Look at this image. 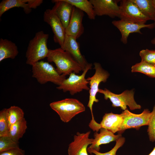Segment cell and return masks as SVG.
Here are the masks:
<instances>
[{
  "instance_id": "obj_1",
  "label": "cell",
  "mask_w": 155,
  "mask_h": 155,
  "mask_svg": "<svg viewBox=\"0 0 155 155\" xmlns=\"http://www.w3.org/2000/svg\"><path fill=\"white\" fill-rule=\"evenodd\" d=\"M46 58L49 62L55 63L56 69L60 75L66 76L72 73L76 74L82 71L81 66L70 54L61 47L49 49Z\"/></svg>"
},
{
  "instance_id": "obj_2",
  "label": "cell",
  "mask_w": 155,
  "mask_h": 155,
  "mask_svg": "<svg viewBox=\"0 0 155 155\" xmlns=\"http://www.w3.org/2000/svg\"><path fill=\"white\" fill-rule=\"evenodd\" d=\"M95 72L91 77H88L87 79L89 82V99L87 105L89 108L92 115V119L89 124V127L93 130H96L99 127V123L95 120L92 111V107L94 102H98L99 100L96 98V95L98 92L99 86L101 82H106L109 76V73L104 70L100 64L97 62L94 63Z\"/></svg>"
},
{
  "instance_id": "obj_3",
  "label": "cell",
  "mask_w": 155,
  "mask_h": 155,
  "mask_svg": "<svg viewBox=\"0 0 155 155\" xmlns=\"http://www.w3.org/2000/svg\"><path fill=\"white\" fill-rule=\"evenodd\" d=\"M49 35L43 31L37 32L29 41L26 53V64L32 66L36 62L46 58L49 49L47 46Z\"/></svg>"
},
{
  "instance_id": "obj_4",
  "label": "cell",
  "mask_w": 155,
  "mask_h": 155,
  "mask_svg": "<svg viewBox=\"0 0 155 155\" xmlns=\"http://www.w3.org/2000/svg\"><path fill=\"white\" fill-rule=\"evenodd\" d=\"M49 106L64 123L69 122L75 116L84 111L86 109L82 103L73 98H66L55 101L51 103Z\"/></svg>"
},
{
  "instance_id": "obj_5",
  "label": "cell",
  "mask_w": 155,
  "mask_h": 155,
  "mask_svg": "<svg viewBox=\"0 0 155 155\" xmlns=\"http://www.w3.org/2000/svg\"><path fill=\"white\" fill-rule=\"evenodd\" d=\"M32 66V77L41 84L50 82L59 86L66 79L65 76L60 74L48 62L39 61Z\"/></svg>"
},
{
  "instance_id": "obj_6",
  "label": "cell",
  "mask_w": 155,
  "mask_h": 155,
  "mask_svg": "<svg viewBox=\"0 0 155 155\" xmlns=\"http://www.w3.org/2000/svg\"><path fill=\"white\" fill-rule=\"evenodd\" d=\"M98 92L103 94L105 99H109L113 107H119L124 111L128 106L131 110L141 109V106L135 100L134 92L133 90H126L119 94H115L106 88L99 89Z\"/></svg>"
},
{
  "instance_id": "obj_7",
  "label": "cell",
  "mask_w": 155,
  "mask_h": 155,
  "mask_svg": "<svg viewBox=\"0 0 155 155\" xmlns=\"http://www.w3.org/2000/svg\"><path fill=\"white\" fill-rule=\"evenodd\" d=\"M92 66V63H88L80 75L73 72L71 73L68 78H66L57 88L62 90L64 92H69L72 95L83 90H89L90 88L88 86L89 82L85 78V76L88 71L91 69Z\"/></svg>"
},
{
  "instance_id": "obj_8",
  "label": "cell",
  "mask_w": 155,
  "mask_h": 155,
  "mask_svg": "<svg viewBox=\"0 0 155 155\" xmlns=\"http://www.w3.org/2000/svg\"><path fill=\"white\" fill-rule=\"evenodd\" d=\"M151 112L148 109L144 110L140 114H135L129 111L127 109L121 113L123 120L118 132V134L123 133L126 129L134 128L139 129L140 127L148 125Z\"/></svg>"
},
{
  "instance_id": "obj_9",
  "label": "cell",
  "mask_w": 155,
  "mask_h": 155,
  "mask_svg": "<svg viewBox=\"0 0 155 155\" xmlns=\"http://www.w3.org/2000/svg\"><path fill=\"white\" fill-rule=\"evenodd\" d=\"M119 6L120 20L141 24H145L150 20L131 0H121Z\"/></svg>"
},
{
  "instance_id": "obj_10",
  "label": "cell",
  "mask_w": 155,
  "mask_h": 155,
  "mask_svg": "<svg viewBox=\"0 0 155 155\" xmlns=\"http://www.w3.org/2000/svg\"><path fill=\"white\" fill-rule=\"evenodd\" d=\"M44 21L51 27L53 33V40L61 47L63 43L65 33V29L58 17L52 9H48L44 12Z\"/></svg>"
},
{
  "instance_id": "obj_11",
  "label": "cell",
  "mask_w": 155,
  "mask_h": 155,
  "mask_svg": "<svg viewBox=\"0 0 155 155\" xmlns=\"http://www.w3.org/2000/svg\"><path fill=\"white\" fill-rule=\"evenodd\" d=\"M112 24L119 30L121 37V41L125 44L127 43V38L129 34L133 33L142 34L140 30L144 28L150 29L154 28L155 25L154 23L150 24H139L120 20H113Z\"/></svg>"
},
{
  "instance_id": "obj_12",
  "label": "cell",
  "mask_w": 155,
  "mask_h": 155,
  "mask_svg": "<svg viewBox=\"0 0 155 155\" xmlns=\"http://www.w3.org/2000/svg\"><path fill=\"white\" fill-rule=\"evenodd\" d=\"M90 131L85 133L77 132L74 136L73 141L69 145L68 155H88V147L91 145L93 139L89 138Z\"/></svg>"
},
{
  "instance_id": "obj_13",
  "label": "cell",
  "mask_w": 155,
  "mask_h": 155,
  "mask_svg": "<svg viewBox=\"0 0 155 155\" xmlns=\"http://www.w3.org/2000/svg\"><path fill=\"white\" fill-rule=\"evenodd\" d=\"M92 4L96 16L105 15L114 18L119 17V6L118 2L121 0H90Z\"/></svg>"
},
{
  "instance_id": "obj_14",
  "label": "cell",
  "mask_w": 155,
  "mask_h": 155,
  "mask_svg": "<svg viewBox=\"0 0 155 155\" xmlns=\"http://www.w3.org/2000/svg\"><path fill=\"white\" fill-rule=\"evenodd\" d=\"M84 16L83 11L73 6L69 23L65 30L66 34L77 39L83 34L84 31L82 24Z\"/></svg>"
},
{
  "instance_id": "obj_15",
  "label": "cell",
  "mask_w": 155,
  "mask_h": 155,
  "mask_svg": "<svg viewBox=\"0 0 155 155\" xmlns=\"http://www.w3.org/2000/svg\"><path fill=\"white\" fill-rule=\"evenodd\" d=\"M76 40L73 37L65 34L63 44L60 47L70 54L81 66L83 71L88 63L81 54L79 44Z\"/></svg>"
},
{
  "instance_id": "obj_16",
  "label": "cell",
  "mask_w": 155,
  "mask_h": 155,
  "mask_svg": "<svg viewBox=\"0 0 155 155\" xmlns=\"http://www.w3.org/2000/svg\"><path fill=\"white\" fill-rule=\"evenodd\" d=\"M99 131V133L96 131L95 132L93 142L88 148V152L90 154L92 151L93 150L99 152L100 146L101 145L108 144L112 141H116L122 136L121 134L115 135L104 128H101Z\"/></svg>"
},
{
  "instance_id": "obj_17",
  "label": "cell",
  "mask_w": 155,
  "mask_h": 155,
  "mask_svg": "<svg viewBox=\"0 0 155 155\" xmlns=\"http://www.w3.org/2000/svg\"><path fill=\"white\" fill-rule=\"evenodd\" d=\"M55 5L52 9L61 21L65 29L69 23L73 6L64 0H53Z\"/></svg>"
},
{
  "instance_id": "obj_18",
  "label": "cell",
  "mask_w": 155,
  "mask_h": 155,
  "mask_svg": "<svg viewBox=\"0 0 155 155\" xmlns=\"http://www.w3.org/2000/svg\"><path fill=\"white\" fill-rule=\"evenodd\" d=\"M123 120L121 114L106 113L103 116L100 124L101 128L106 129L114 134L119 131Z\"/></svg>"
},
{
  "instance_id": "obj_19",
  "label": "cell",
  "mask_w": 155,
  "mask_h": 155,
  "mask_svg": "<svg viewBox=\"0 0 155 155\" xmlns=\"http://www.w3.org/2000/svg\"><path fill=\"white\" fill-rule=\"evenodd\" d=\"M18 48L14 43L7 39H0V62L7 58L13 59L18 55Z\"/></svg>"
},
{
  "instance_id": "obj_20",
  "label": "cell",
  "mask_w": 155,
  "mask_h": 155,
  "mask_svg": "<svg viewBox=\"0 0 155 155\" xmlns=\"http://www.w3.org/2000/svg\"><path fill=\"white\" fill-rule=\"evenodd\" d=\"M27 128V121L24 118L9 127L8 135L19 143V140L22 137Z\"/></svg>"
},
{
  "instance_id": "obj_21",
  "label": "cell",
  "mask_w": 155,
  "mask_h": 155,
  "mask_svg": "<svg viewBox=\"0 0 155 155\" xmlns=\"http://www.w3.org/2000/svg\"><path fill=\"white\" fill-rule=\"evenodd\" d=\"M15 7L22 8L26 14L29 13L32 10L24 0H3L0 3V17L5 12Z\"/></svg>"
},
{
  "instance_id": "obj_22",
  "label": "cell",
  "mask_w": 155,
  "mask_h": 155,
  "mask_svg": "<svg viewBox=\"0 0 155 155\" xmlns=\"http://www.w3.org/2000/svg\"><path fill=\"white\" fill-rule=\"evenodd\" d=\"M73 6L85 12L89 19H95L96 15L93 6L90 1L87 0H64Z\"/></svg>"
},
{
  "instance_id": "obj_23",
  "label": "cell",
  "mask_w": 155,
  "mask_h": 155,
  "mask_svg": "<svg viewBox=\"0 0 155 155\" xmlns=\"http://www.w3.org/2000/svg\"><path fill=\"white\" fill-rule=\"evenodd\" d=\"M145 16L154 20V8L152 0H131Z\"/></svg>"
},
{
  "instance_id": "obj_24",
  "label": "cell",
  "mask_w": 155,
  "mask_h": 155,
  "mask_svg": "<svg viewBox=\"0 0 155 155\" xmlns=\"http://www.w3.org/2000/svg\"><path fill=\"white\" fill-rule=\"evenodd\" d=\"M132 72H138L145 74L149 77L155 78V66L141 61L133 65Z\"/></svg>"
},
{
  "instance_id": "obj_25",
  "label": "cell",
  "mask_w": 155,
  "mask_h": 155,
  "mask_svg": "<svg viewBox=\"0 0 155 155\" xmlns=\"http://www.w3.org/2000/svg\"><path fill=\"white\" fill-rule=\"evenodd\" d=\"M8 122L9 127L24 118V113L20 107L11 106L7 108Z\"/></svg>"
},
{
  "instance_id": "obj_26",
  "label": "cell",
  "mask_w": 155,
  "mask_h": 155,
  "mask_svg": "<svg viewBox=\"0 0 155 155\" xmlns=\"http://www.w3.org/2000/svg\"><path fill=\"white\" fill-rule=\"evenodd\" d=\"M19 148L18 143L8 135L0 137V153Z\"/></svg>"
},
{
  "instance_id": "obj_27",
  "label": "cell",
  "mask_w": 155,
  "mask_h": 155,
  "mask_svg": "<svg viewBox=\"0 0 155 155\" xmlns=\"http://www.w3.org/2000/svg\"><path fill=\"white\" fill-rule=\"evenodd\" d=\"M7 115V108L0 111V137L8 135L9 129Z\"/></svg>"
},
{
  "instance_id": "obj_28",
  "label": "cell",
  "mask_w": 155,
  "mask_h": 155,
  "mask_svg": "<svg viewBox=\"0 0 155 155\" xmlns=\"http://www.w3.org/2000/svg\"><path fill=\"white\" fill-rule=\"evenodd\" d=\"M139 54L142 61L155 66V50L143 49L140 51Z\"/></svg>"
},
{
  "instance_id": "obj_29",
  "label": "cell",
  "mask_w": 155,
  "mask_h": 155,
  "mask_svg": "<svg viewBox=\"0 0 155 155\" xmlns=\"http://www.w3.org/2000/svg\"><path fill=\"white\" fill-rule=\"evenodd\" d=\"M147 132L150 141H155V105L152 111L151 112Z\"/></svg>"
},
{
  "instance_id": "obj_30",
  "label": "cell",
  "mask_w": 155,
  "mask_h": 155,
  "mask_svg": "<svg viewBox=\"0 0 155 155\" xmlns=\"http://www.w3.org/2000/svg\"><path fill=\"white\" fill-rule=\"evenodd\" d=\"M125 142V138L121 136L116 141L115 145L109 151L105 153H101L93 150L92 151L91 154L93 153L95 155H117L116 153L117 150L123 146Z\"/></svg>"
},
{
  "instance_id": "obj_31",
  "label": "cell",
  "mask_w": 155,
  "mask_h": 155,
  "mask_svg": "<svg viewBox=\"0 0 155 155\" xmlns=\"http://www.w3.org/2000/svg\"><path fill=\"white\" fill-rule=\"evenodd\" d=\"M0 155H25L24 150L20 148L0 153Z\"/></svg>"
},
{
  "instance_id": "obj_32",
  "label": "cell",
  "mask_w": 155,
  "mask_h": 155,
  "mask_svg": "<svg viewBox=\"0 0 155 155\" xmlns=\"http://www.w3.org/2000/svg\"><path fill=\"white\" fill-rule=\"evenodd\" d=\"M25 2L27 3L29 8L32 9H36L42 3V0H24Z\"/></svg>"
},
{
  "instance_id": "obj_33",
  "label": "cell",
  "mask_w": 155,
  "mask_h": 155,
  "mask_svg": "<svg viewBox=\"0 0 155 155\" xmlns=\"http://www.w3.org/2000/svg\"><path fill=\"white\" fill-rule=\"evenodd\" d=\"M154 8V18L153 21H154V23L155 25V0H152Z\"/></svg>"
},
{
  "instance_id": "obj_34",
  "label": "cell",
  "mask_w": 155,
  "mask_h": 155,
  "mask_svg": "<svg viewBox=\"0 0 155 155\" xmlns=\"http://www.w3.org/2000/svg\"><path fill=\"white\" fill-rule=\"evenodd\" d=\"M148 155H155V146L152 151Z\"/></svg>"
},
{
  "instance_id": "obj_35",
  "label": "cell",
  "mask_w": 155,
  "mask_h": 155,
  "mask_svg": "<svg viewBox=\"0 0 155 155\" xmlns=\"http://www.w3.org/2000/svg\"><path fill=\"white\" fill-rule=\"evenodd\" d=\"M151 43L155 45V37L151 40Z\"/></svg>"
}]
</instances>
